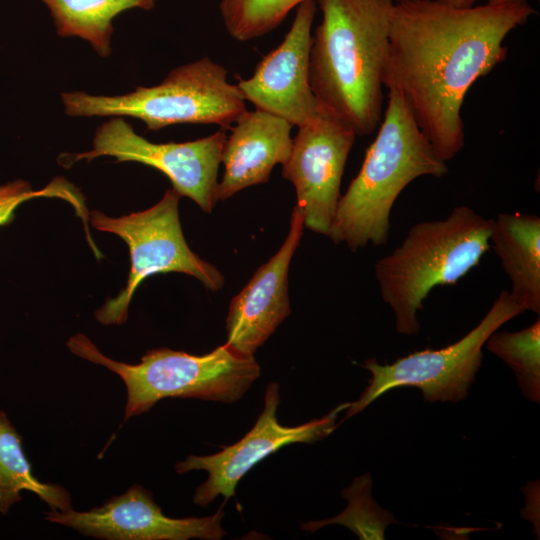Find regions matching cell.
Returning <instances> with one entry per match:
<instances>
[{
    "instance_id": "11",
    "label": "cell",
    "mask_w": 540,
    "mask_h": 540,
    "mask_svg": "<svg viewBox=\"0 0 540 540\" xmlns=\"http://www.w3.org/2000/svg\"><path fill=\"white\" fill-rule=\"evenodd\" d=\"M279 399V385L269 384L264 409L242 439L216 454L189 455L176 464L175 469L179 474L192 470H205L209 474L208 479L196 489L193 497L195 504L206 507L219 495L225 497V503L235 495L236 485L253 466L285 445L311 443L328 436L336 428L338 414L350 405L349 402L343 403L320 419L289 427L277 420Z\"/></svg>"
},
{
    "instance_id": "7",
    "label": "cell",
    "mask_w": 540,
    "mask_h": 540,
    "mask_svg": "<svg viewBox=\"0 0 540 540\" xmlns=\"http://www.w3.org/2000/svg\"><path fill=\"white\" fill-rule=\"evenodd\" d=\"M180 197L171 188L158 203L143 211L120 217H110L100 211L89 214L95 229L120 237L130 253L131 266L125 287L95 312L101 324H123L136 289L154 274L179 272L196 278L212 291L223 287L221 272L195 254L184 238L178 210Z\"/></svg>"
},
{
    "instance_id": "4",
    "label": "cell",
    "mask_w": 540,
    "mask_h": 540,
    "mask_svg": "<svg viewBox=\"0 0 540 540\" xmlns=\"http://www.w3.org/2000/svg\"><path fill=\"white\" fill-rule=\"evenodd\" d=\"M494 219L469 206L455 207L445 219L414 224L390 254L375 263L383 301L395 315L399 333L415 335L418 311L432 289L455 285L490 249Z\"/></svg>"
},
{
    "instance_id": "1",
    "label": "cell",
    "mask_w": 540,
    "mask_h": 540,
    "mask_svg": "<svg viewBox=\"0 0 540 540\" xmlns=\"http://www.w3.org/2000/svg\"><path fill=\"white\" fill-rule=\"evenodd\" d=\"M536 13L527 0L470 7L394 3L383 85L401 93L443 161L464 147L461 108L468 90L505 61L506 37Z\"/></svg>"
},
{
    "instance_id": "2",
    "label": "cell",
    "mask_w": 540,
    "mask_h": 540,
    "mask_svg": "<svg viewBox=\"0 0 540 540\" xmlns=\"http://www.w3.org/2000/svg\"><path fill=\"white\" fill-rule=\"evenodd\" d=\"M321 22L311 37L309 81L323 109L356 136L383 117V76L394 0H317Z\"/></svg>"
},
{
    "instance_id": "14",
    "label": "cell",
    "mask_w": 540,
    "mask_h": 540,
    "mask_svg": "<svg viewBox=\"0 0 540 540\" xmlns=\"http://www.w3.org/2000/svg\"><path fill=\"white\" fill-rule=\"evenodd\" d=\"M303 228L304 213L295 205L288 235L279 251L256 270L231 300L226 319V344L236 352L254 356L289 315L288 271Z\"/></svg>"
},
{
    "instance_id": "23",
    "label": "cell",
    "mask_w": 540,
    "mask_h": 540,
    "mask_svg": "<svg viewBox=\"0 0 540 540\" xmlns=\"http://www.w3.org/2000/svg\"><path fill=\"white\" fill-rule=\"evenodd\" d=\"M406 1H435L447 5L456 7H470L480 3L486 2H517L526 0H394V2H406Z\"/></svg>"
},
{
    "instance_id": "18",
    "label": "cell",
    "mask_w": 540,
    "mask_h": 540,
    "mask_svg": "<svg viewBox=\"0 0 540 540\" xmlns=\"http://www.w3.org/2000/svg\"><path fill=\"white\" fill-rule=\"evenodd\" d=\"M35 493L51 509H72L68 491L62 486L39 481L32 473L27 460L22 438L0 411V513L5 515L16 502L21 500L22 491Z\"/></svg>"
},
{
    "instance_id": "5",
    "label": "cell",
    "mask_w": 540,
    "mask_h": 540,
    "mask_svg": "<svg viewBox=\"0 0 540 540\" xmlns=\"http://www.w3.org/2000/svg\"><path fill=\"white\" fill-rule=\"evenodd\" d=\"M67 346L73 354L106 367L124 381L125 420L150 410L167 397L235 402L260 375L254 356L242 355L226 343L200 356L168 348L153 349L138 364L105 356L83 334L70 337Z\"/></svg>"
},
{
    "instance_id": "13",
    "label": "cell",
    "mask_w": 540,
    "mask_h": 540,
    "mask_svg": "<svg viewBox=\"0 0 540 540\" xmlns=\"http://www.w3.org/2000/svg\"><path fill=\"white\" fill-rule=\"evenodd\" d=\"M223 516L221 507L207 517H167L152 494L140 485L86 512L51 509L45 513L50 522L108 540H219L226 534L221 526Z\"/></svg>"
},
{
    "instance_id": "16",
    "label": "cell",
    "mask_w": 540,
    "mask_h": 540,
    "mask_svg": "<svg viewBox=\"0 0 540 540\" xmlns=\"http://www.w3.org/2000/svg\"><path fill=\"white\" fill-rule=\"evenodd\" d=\"M490 248L511 282L512 297L524 311L540 313V218L501 213L494 219Z\"/></svg>"
},
{
    "instance_id": "22",
    "label": "cell",
    "mask_w": 540,
    "mask_h": 540,
    "mask_svg": "<svg viewBox=\"0 0 540 540\" xmlns=\"http://www.w3.org/2000/svg\"><path fill=\"white\" fill-rule=\"evenodd\" d=\"M37 197H57L69 201L83 219L87 218L83 201L63 179H54L41 190L34 191L28 181L15 180L0 185V227L11 223L15 217V210L25 201Z\"/></svg>"
},
{
    "instance_id": "9",
    "label": "cell",
    "mask_w": 540,
    "mask_h": 540,
    "mask_svg": "<svg viewBox=\"0 0 540 540\" xmlns=\"http://www.w3.org/2000/svg\"><path fill=\"white\" fill-rule=\"evenodd\" d=\"M226 137L220 128L193 141L153 143L138 135L122 117H114L97 128L91 150L62 154L59 163L70 167L101 156L114 157L117 163L139 162L161 171L180 196L192 199L210 213L218 201V169Z\"/></svg>"
},
{
    "instance_id": "3",
    "label": "cell",
    "mask_w": 540,
    "mask_h": 540,
    "mask_svg": "<svg viewBox=\"0 0 540 540\" xmlns=\"http://www.w3.org/2000/svg\"><path fill=\"white\" fill-rule=\"evenodd\" d=\"M387 89L378 133L339 199L328 235L352 251L387 243L393 205L412 181L448 173L447 162L422 133L401 93L394 87Z\"/></svg>"
},
{
    "instance_id": "19",
    "label": "cell",
    "mask_w": 540,
    "mask_h": 540,
    "mask_svg": "<svg viewBox=\"0 0 540 540\" xmlns=\"http://www.w3.org/2000/svg\"><path fill=\"white\" fill-rule=\"evenodd\" d=\"M487 350L503 360L515 373L524 396L540 400V319L516 332L495 331L487 339Z\"/></svg>"
},
{
    "instance_id": "10",
    "label": "cell",
    "mask_w": 540,
    "mask_h": 540,
    "mask_svg": "<svg viewBox=\"0 0 540 540\" xmlns=\"http://www.w3.org/2000/svg\"><path fill=\"white\" fill-rule=\"evenodd\" d=\"M355 138L347 124L323 109L316 119L298 127L282 164V175L293 184L296 205L304 213V226L315 233H330Z\"/></svg>"
},
{
    "instance_id": "20",
    "label": "cell",
    "mask_w": 540,
    "mask_h": 540,
    "mask_svg": "<svg viewBox=\"0 0 540 540\" xmlns=\"http://www.w3.org/2000/svg\"><path fill=\"white\" fill-rule=\"evenodd\" d=\"M306 0H220L219 11L227 32L245 42L266 35Z\"/></svg>"
},
{
    "instance_id": "8",
    "label": "cell",
    "mask_w": 540,
    "mask_h": 540,
    "mask_svg": "<svg viewBox=\"0 0 540 540\" xmlns=\"http://www.w3.org/2000/svg\"><path fill=\"white\" fill-rule=\"evenodd\" d=\"M525 312L508 290H502L482 320L464 337L444 348L416 351L392 364L369 359L362 367L371 379L360 398L350 403L346 418L365 409L397 387H417L426 401L463 400L483 359L482 348L492 333Z\"/></svg>"
},
{
    "instance_id": "21",
    "label": "cell",
    "mask_w": 540,
    "mask_h": 540,
    "mask_svg": "<svg viewBox=\"0 0 540 540\" xmlns=\"http://www.w3.org/2000/svg\"><path fill=\"white\" fill-rule=\"evenodd\" d=\"M371 484L368 473L356 478L348 489L342 491L343 497L349 501L343 513L328 521L305 523L303 529L313 532L324 525L338 523L349 527L361 539H383L387 525L396 521L372 500Z\"/></svg>"
},
{
    "instance_id": "6",
    "label": "cell",
    "mask_w": 540,
    "mask_h": 540,
    "mask_svg": "<svg viewBox=\"0 0 540 540\" xmlns=\"http://www.w3.org/2000/svg\"><path fill=\"white\" fill-rule=\"evenodd\" d=\"M227 70L209 57L172 69L151 87L138 86L118 96L85 92L61 94L71 117L129 116L142 120L148 130L176 124H216L227 130L245 111V99Z\"/></svg>"
},
{
    "instance_id": "12",
    "label": "cell",
    "mask_w": 540,
    "mask_h": 540,
    "mask_svg": "<svg viewBox=\"0 0 540 540\" xmlns=\"http://www.w3.org/2000/svg\"><path fill=\"white\" fill-rule=\"evenodd\" d=\"M316 10L315 0L302 2L283 41L262 57L251 77L236 84L245 101L255 109L297 127L313 121L323 110L309 81L311 29Z\"/></svg>"
},
{
    "instance_id": "17",
    "label": "cell",
    "mask_w": 540,
    "mask_h": 540,
    "mask_svg": "<svg viewBox=\"0 0 540 540\" xmlns=\"http://www.w3.org/2000/svg\"><path fill=\"white\" fill-rule=\"evenodd\" d=\"M60 37L87 40L102 57L111 54L112 20L130 8L150 10L155 0H42Z\"/></svg>"
},
{
    "instance_id": "15",
    "label": "cell",
    "mask_w": 540,
    "mask_h": 540,
    "mask_svg": "<svg viewBox=\"0 0 540 540\" xmlns=\"http://www.w3.org/2000/svg\"><path fill=\"white\" fill-rule=\"evenodd\" d=\"M234 123L221 153L224 173L217 199L222 201L268 182L274 166L288 159L293 142L289 122L259 109L246 110Z\"/></svg>"
}]
</instances>
